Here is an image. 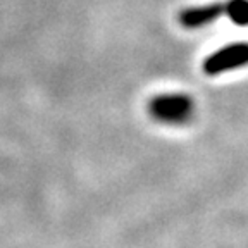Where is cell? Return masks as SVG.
<instances>
[{
  "mask_svg": "<svg viewBox=\"0 0 248 248\" xmlns=\"http://www.w3.org/2000/svg\"><path fill=\"white\" fill-rule=\"evenodd\" d=\"M193 102L186 95H160L150 102V114L160 123L181 124L191 117Z\"/></svg>",
  "mask_w": 248,
  "mask_h": 248,
  "instance_id": "obj_1",
  "label": "cell"
},
{
  "mask_svg": "<svg viewBox=\"0 0 248 248\" xmlns=\"http://www.w3.org/2000/svg\"><path fill=\"white\" fill-rule=\"evenodd\" d=\"M245 64H248V45L236 43V45H229L222 50L216 52L212 57L207 59L203 69L207 74H217L229 69H236Z\"/></svg>",
  "mask_w": 248,
  "mask_h": 248,
  "instance_id": "obj_2",
  "label": "cell"
},
{
  "mask_svg": "<svg viewBox=\"0 0 248 248\" xmlns=\"http://www.w3.org/2000/svg\"><path fill=\"white\" fill-rule=\"evenodd\" d=\"M219 12H221V5H203V7L188 9L186 12H183L181 23L188 28H197L212 21Z\"/></svg>",
  "mask_w": 248,
  "mask_h": 248,
  "instance_id": "obj_3",
  "label": "cell"
},
{
  "mask_svg": "<svg viewBox=\"0 0 248 248\" xmlns=\"http://www.w3.org/2000/svg\"><path fill=\"white\" fill-rule=\"evenodd\" d=\"M228 14L234 23H248V0H231L228 5Z\"/></svg>",
  "mask_w": 248,
  "mask_h": 248,
  "instance_id": "obj_4",
  "label": "cell"
}]
</instances>
